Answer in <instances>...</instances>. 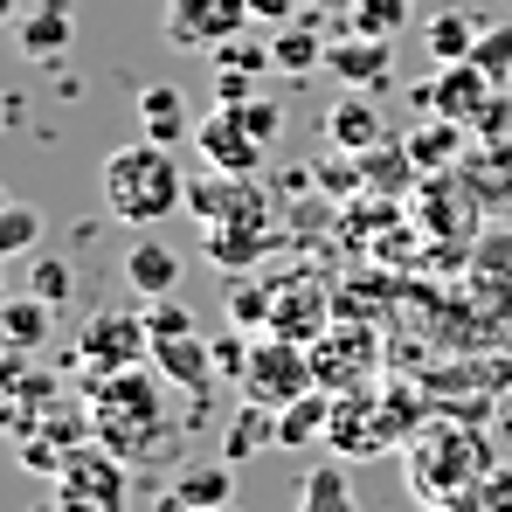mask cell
<instances>
[{
  "instance_id": "1",
  "label": "cell",
  "mask_w": 512,
  "mask_h": 512,
  "mask_svg": "<svg viewBox=\"0 0 512 512\" xmlns=\"http://www.w3.org/2000/svg\"><path fill=\"white\" fill-rule=\"evenodd\" d=\"M167 374L153 367H125V374H104V381H90V436L104 443V450H118L125 464H167L173 457V409H167Z\"/></svg>"
},
{
  "instance_id": "2",
  "label": "cell",
  "mask_w": 512,
  "mask_h": 512,
  "mask_svg": "<svg viewBox=\"0 0 512 512\" xmlns=\"http://www.w3.org/2000/svg\"><path fill=\"white\" fill-rule=\"evenodd\" d=\"M402 464H409V492H416L423 506H464V512H471L485 471H492L485 443L464 423H416Z\"/></svg>"
},
{
  "instance_id": "3",
  "label": "cell",
  "mask_w": 512,
  "mask_h": 512,
  "mask_svg": "<svg viewBox=\"0 0 512 512\" xmlns=\"http://www.w3.org/2000/svg\"><path fill=\"white\" fill-rule=\"evenodd\" d=\"M97 180H104V208L132 229H160L173 208H187V173L173 167V146H160V139L118 146Z\"/></svg>"
},
{
  "instance_id": "4",
  "label": "cell",
  "mask_w": 512,
  "mask_h": 512,
  "mask_svg": "<svg viewBox=\"0 0 512 512\" xmlns=\"http://www.w3.org/2000/svg\"><path fill=\"white\" fill-rule=\"evenodd\" d=\"M125 492H132V464L97 436H84L56 471V512H125Z\"/></svg>"
},
{
  "instance_id": "5",
  "label": "cell",
  "mask_w": 512,
  "mask_h": 512,
  "mask_svg": "<svg viewBox=\"0 0 512 512\" xmlns=\"http://www.w3.org/2000/svg\"><path fill=\"white\" fill-rule=\"evenodd\" d=\"M319 374H312V353L305 340H284V333H256L250 340V367H243V402L263 409H291L298 395H312Z\"/></svg>"
},
{
  "instance_id": "6",
  "label": "cell",
  "mask_w": 512,
  "mask_h": 512,
  "mask_svg": "<svg viewBox=\"0 0 512 512\" xmlns=\"http://www.w3.org/2000/svg\"><path fill=\"white\" fill-rule=\"evenodd\" d=\"M409 429H416V416H409V402H374V388H353V395H333V450L340 457H381L388 443H409Z\"/></svg>"
},
{
  "instance_id": "7",
  "label": "cell",
  "mask_w": 512,
  "mask_h": 512,
  "mask_svg": "<svg viewBox=\"0 0 512 512\" xmlns=\"http://www.w3.org/2000/svg\"><path fill=\"white\" fill-rule=\"evenodd\" d=\"M77 360H84L90 381L125 374V367H146V360H153V326H146V312H97V319H84Z\"/></svg>"
},
{
  "instance_id": "8",
  "label": "cell",
  "mask_w": 512,
  "mask_h": 512,
  "mask_svg": "<svg viewBox=\"0 0 512 512\" xmlns=\"http://www.w3.org/2000/svg\"><path fill=\"white\" fill-rule=\"evenodd\" d=\"M506 90L492 84L478 63H436V77H429L423 104L436 118H457L464 132H485V118H492V104H499Z\"/></svg>"
},
{
  "instance_id": "9",
  "label": "cell",
  "mask_w": 512,
  "mask_h": 512,
  "mask_svg": "<svg viewBox=\"0 0 512 512\" xmlns=\"http://www.w3.org/2000/svg\"><path fill=\"white\" fill-rule=\"evenodd\" d=\"M464 284H471V298H478V312L485 319H499L512 326V229H478L471 236V263H464Z\"/></svg>"
},
{
  "instance_id": "10",
  "label": "cell",
  "mask_w": 512,
  "mask_h": 512,
  "mask_svg": "<svg viewBox=\"0 0 512 512\" xmlns=\"http://www.w3.org/2000/svg\"><path fill=\"white\" fill-rule=\"evenodd\" d=\"M194 146H201V160L215 173H243V180H250V173L263 167V153H270L236 104H215L208 118H194Z\"/></svg>"
},
{
  "instance_id": "11",
  "label": "cell",
  "mask_w": 512,
  "mask_h": 512,
  "mask_svg": "<svg viewBox=\"0 0 512 512\" xmlns=\"http://www.w3.org/2000/svg\"><path fill=\"white\" fill-rule=\"evenodd\" d=\"M250 28V0H167L173 49H222Z\"/></svg>"
},
{
  "instance_id": "12",
  "label": "cell",
  "mask_w": 512,
  "mask_h": 512,
  "mask_svg": "<svg viewBox=\"0 0 512 512\" xmlns=\"http://www.w3.org/2000/svg\"><path fill=\"white\" fill-rule=\"evenodd\" d=\"M374 360H381V346H374V333H360V326H340V333H326V340L312 346V374H319L326 395L374 388Z\"/></svg>"
},
{
  "instance_id": "13",
  "label": "cell",
  "mask_w": 512,
  "mask_h": 512,
  "mask_svg": "<svg viewBox=\"0 0 512 512\" xmlns=\"http://www.w3.org/2000/svg\"><path fill=\"white\" fill-rule=\"evenodd\" d=\"M416 215H423L436 236H478V229H485V222H478L485 201H478L457 173H429V187L416 194Z\"/></svg>"
},
{
  "instance_id": "14",
  "label": "cell",
  "mask_w": 512,
  "mask_h": 512,
  "mask_svg": "<svg viewBox=\"0 0 512 512\" xmlns=\"http://www.w3.org/2000/svg\"><path fill=\"white\" fill-rule=\"evenodd\" d=\"M326 319H333V298L319 291V277H291V284H277L270 333H284V340H319Z\"/></svg>"
},
{
  "instance_id": "15",
  "label": "cell",
  "mask_w": 512,
  "mask_h": 512,
  "mask_svg": "<svg viewBox=\"0 0 512 512\" xmlns=\"http://www.w3.org/2000/svg\"><path fill=\"white\" fill-rule=\"evenodd\" d=\"M14 35H21V56L28 63H63L70 42H77V14H70V0H42L35 14L14 21Z\"/></svg>"
},
{
  "instance_id": "16",
  "label": "cell",
  "mask_w": 512,
  "mask_h": 512,
  "mask_svg": "<svg viewBox=\"0 0 512 512\" xmlns=\"http://www.w3.org/2000/svg\"><path fill=\"white\" fill-rule=\"evenodd\" d=\"M215 506H236V464H187L173 471L167 485V512H215Z\"/></svg>"
},
{
  "instance_id": "17",
  "label": "cell",
  "mask_w": 512,
  "mask_h": 512,
  "mask_svg": "<svg viewBox=\"0 0 512 512\" xmlns=\"http://www.w3.org/2000/svg\"><path fill=\"white\" fill-rule=\"evenodd\" d=\"M326 139L340 146V153H367V146H381L388 139V118H381V104L367 97V90H346L340 104H333V118H326Z\"/></svg>"
},
{
  "instance_id": "18",
  "label": "cell",
  "mask_w": 512,
  "mask_h": 512,
  "mask_svg": "<svg viewBox=\"0 0 512 512\" xmlns=\"http://www.w3.org/2000/svg\"><path fill=\"white\" fill-rule=\"evenodd\" d=\"M388 42H374V35H340L333 49H326V70L340 77L346 90H381L388 84Z\"/></svg>"
},
{
  "instance_id": "19",
  "label": "cell",
  "mask_w": 512,
  "mask_h": 512,
  "mask_svg": "<svg viewBox=\"0 0 512 512\" xmlns=\"http://www.w3.org/2000/svg\"><path fill=\"white\" fill-rule=\"evenodd\" d=\"M153 367L167 374L180 395H208V374H215V353L201 333H173V340H153Z\"/></svg>"
},
{
  "instance_id": "20",
  "label": "cell",
  "mask_w": 512,
  "mask_h": 512,
  "mask_svg": "<svg viewBox=\"0 0 512 512\" xmlns=\"http://www.w3.org/2000/svg\"><path fill=\"white\" fill-rule=\"evenodd\" d=\"M125 284H132L139 298H167V291H180V256L146 229V236L125 250Z\"/></svg>"
},
{
  "instance_id": "21",
  "label": "cell",
  "mask_w": 512,
  "mask_h": 512,
  "mask_svg": "<svg viewBox=\"0 0 512 512\" xmlns=\"http://www.w3.org/2000/svg\"><path fill=\"white\" fill-rule=\"evenodd\" d=\"M478 35H485V21H478V14H464V7H436V14L423 21L429 63H471Z\"/></svg>"
},
{
  "instance_id": "22",
  "label": "cell",
  "mask_w": 512,
  "mask_h": 512,
  "mask_svg": "<svg viewBox=\"0 0 512 512\" xmlns=\"http://www.w3.org/2000/svg\"><path fill=\"white\" fill-rule=\"evenodd\" d=\"M326 35H319V14L312 21H284L277 35H270V63L284 70V77H312V70H326Z\"/></svg>"
},
{
  "instance_id": "23",
  "label": "cell",
  "mask_w": 512,
  "mask_h": 512,
  "mask_svg": "<svg viewBox=\"0 0 512 512\" xmlns=\"http://www.w3.org/2000/svg\"><path fill=\"white\" fill-rule=\"evenodd\" d=\"M56 333V305L49 298H35V291H21V298H7L0 305V340L21 346V353H42Z\"/></svg>"
},
{
  "instance_id": "24",
  "label": "cell",
  "mask_w": 512,
  "mask_h": 512,
  "mask_svg": "<svg viewBox=\"0 0 512 512\" xmlns=\"http://www.w3.org/2000/svg\"><path fill=\"white\" fill-rule=\"evenodd\" d=\"M333 436V402H326V388H312V395H298L291 409H277V450H312V443H326Z\"/></svg>"
},
{
  "instance_id": "25",
  "label": "cell",
  "mask_w": 512,
  "mask_h": 512,
  "mask_svg": "<svg viewBox=\"0 0 512 512\" xmlns=\"http://www.w3.org/2000/svg\"><path fill=\"white\" fill-rule=\"evenodd\" d=\"M139 125H146V139H160V146H180V139H194V111H187V97H180L173 84L139 90Z\"/></svg>"
},
{
  "instance_id": "26",
  "label": "cell",
  "mask_w": 512,
  "mask_h": 512,
  "mask_svg": "<svg viewBox=\"0 0 512 512\" xmlns=\"http://www.w3.org/2000/svg\"><path fill=\"white\" fill-rule=\"evenodd\" d=\"M402 146L416 153V167H423V173H457V160H464V125H457V118H436V111H429L423 125H416V132L402 139Z\"/></svg>"
},
{
  "instance_id": "27",
  "label": "cell",
  "mask_w": 512,
  "mask_h": 512,
  "mask_svg": "<svg viewBox=\"0 0 512 512\" xmlns=\"http://www.w3.org/2000/svg\"><path fill=\"white\" fill-rule=\"evenodd\" d=\"M457 180L485 201V208H506L512 201V146H485V153H464Z\"/></svg>"
},
{
  "instance_id": "28",
  "label": "cell",
  "mask_w": 512,
  "mask_h": 512,
  "mask_svg": "<svg viewBox=\"0 0 512 512\" xmlns=\"http://www.w3.org/2000/svg\"><path fill=\"white\" fill-rule=\"evenodd\" d=\"M360 180H367V194H402L409 180H429V173L416 167V153H409L402 139H395V146L381 139V146H367V153H360Z\"/></svg>"
},
{
  "instance_id": "29",
  "label": "cell",
  "mask_w": 512,
  "mask_h": 512,
  "mask_svg": "<svg viewBox=\"0 0 512 512\" xmlns=\"http://www.w3.org/2000/svg\"><path fill=\"white\" fill-rule=\"evenodd\" d=\"M263 229H270V222H208V229H201V243H208V256H215V263L243 270V263H256V256H263Z\"/></svg>"
},
{
  "instance_id": "30",
  "label": "cell",
  "mask_w": 512,
  "mask_h": 512,
  "mask_svg": "<svg viewBox=\"0 0 512 512\" xmlns=\"http://www.w3.org/2000/svg\"><path fill=\"white\" fill-rule=\"evenodd\" d=\"M256 443H270V450H277V409L243 402V416L222 429V457H229V464H243V457H256Z\"/></svg>"
},
{
  "instance_id": "31",
  "label": "cell",
  "mask_w": 512,
  "mask_h": 512,
  "mask_svg": "<svg viewBox=\"0 0 512 512\" xmlns=\"http://www.w3.org/2000/svg\"><path fill=\"white\" fill-rule=\"evenodd\" d=\"M409 7H416V0H353L340 28H346V35H374V42H395V35L409 28Z\"/></svg>"
},
{
  "instance_id": "32",
  "label": "cell",
  "mask_w": 512,
  "mask_h": 512,
  "mask_svg": "<svg viewBox=\"0 0 512 512\" xmlns=\"http://www.w3.org/2000/svg\"><path fill=\"white\" fill-rule=\"evenodd\" d=\"M298 512H360L340 464H319V471H305V478H298Z\"/></svg>"
},
{
  "instance_id": "33",
  "label": "cell",
  "mask_w": 512,
  "mask_h": 512,
  "mask_svg": "<svg viewBox=\"0 0 512 512\" xmlns=\"http://www.w3.org/2000/svg\"><path fill=\"white\" fill-rule=\"evenodd\" d=\"M270 305H277V291H263L256 277H229V319H236V333H270Z\"/></svg>"
},
{
  "instance_id": "34",
  "label": "cell",
  "mask_w": 512,
  "mask_h": 512,
  "mask_svg": "<svg viewBox=\"0 0 512 512\" xmlns=\"http://www.w3.org/2000/svg\"><path fill=\"white\" fill-rule=\"evenodd\" d=\"M42 208H28V201H7L0 208V263L7 256H28V250H42Z\"/></svg>"
},
{
  "instance_id": "35",
  "label": "cell",
  "mask_w": 512,
  "mask_h": 512,
  "mask_svg": "<svg viewBox=\"0 0 512 512\" xmlns=\"http://www.w3.org/2000/svg\"><path fill=\"white\" fill-rule=\"evenodd\" d=\"M471 63L492 77V84L506 90L512 84V21H492L485 35H478V49H471Z\"/></svg>"
},
{
  "instance_id": "36",
  "label": "cell",
  "mask_w": 512,
  "mask_h": 512,
  "mask_svg": "<svg viewBox=\"0 0 512 512\" xmlns=\"http://www.w3.org/2000/svg\"><path fill=\"white\" fill-rule=\"evenodd\" d=\"M146 326H153V340H173V333H194V312L167 291V298H146Z\"/></svg>"
},
{
  "instance_id": "37",
  "label": "cell",
  "mask_w": 512,
  "mask_h": 512,
  "mask_svg": "<svg viewBox=\"0 0 512 512\" xmlns=\"http://www.w3.org/2000/svg\"><path fill=\"white\" fill-rule=\"evenodd\" d=\"M28 291H35V298H49V305H70V263L42 256V263L28 270Z\"/></svg>"
},
{
  "instance_id": "38",
  "label": "cell",
  "mask_w": 512,
  "mask_h": 512,
  "mask_svg": "<svg viewBox=\"0 0 512 512\" xmlns=\"http://www.w3.org/2000/svg\"><path fill=\"white\" fill-rule=\"evenodd\" d=\"M236 111L250 118V132H256V139H263V146H277V132H284V111H277L270 97H243Z\"/></svg>"
},
{
  "instance_id": "39",
  "label": "cell",
  "mask_w": 512,
  "mask_h": 512,
  "mask_svg": "<svg viewBox=\"0 0 512 512\" xmlns=\"http://www.w3.org/2000/svg\"><path fill=\"white\" fill-rule=\"evenodd\" d=\"M471 512H512V464H506V471H485V485H478Z\"/></svg>"
},
{
  "instance_id": "40",
  "label": "cell",
  "mask_w": 512,
  "mask_h": 512,
  "mask_svg": "<svg viewBox=\"0 0 512 512\" xmlns=\"http://www.w3.org/2000/svg\"><path fill=\"white\" fill-rule=\"evenodd\" d=\"M291 7H298V0H250V21H263V28H284V21H291Z\"/></svg>"
},
{
  "instance_id": "41",
  "label": "cell",
  "mask_w": 512,
  "mask_h": 512,
  "mask_svg": "<svg viewBox=\"0 0 512 512\" xmlns=\"http://www.w3.org/2000/svg\"><path fill=\"white\" fill-rule=\"evenodd\" d=\"M346 160H353V153H340V160L326 167V187H333V194H346V187H367V180H360V173L346 167Z\"/></svg>"
},
{
  "instance_id": "42",
  "label": "cell",
  "mask_w": 512,
  "mask_h": 512,
  "mask_svg": "<svg viewBox=\"0 0 512 512\" xmlns=\"http://www.w3.org/2000/svg\"><path fill=\"white\" fill-rule=\"evenodd\" d=\"M305 7H312V14H346L353 0H305Z\"/></svg>"
},
{
  "instance_id": "43",
  "label": "cell",
  "mask_w": 512,
  "mask_h": 512,
  "mask_svg": "<svg viewBox=\"0 0 512 512\" xmlns=\"http://www.w3.org/2000/svg\"><path fill=\"white\" fill-rule=\"evenodd\" d=\"M14 14H21V0H0V28H7V21H14Z\"/></svg>"
},
{
  "instance_id": "44",
  "label": "cell",
  "mask_w": 512,
  "mask_h": 512,
  "mask_svg": "<svg viewBox=\"0 0 512 512\" xmlns=\"http://www.w3.org/2000/svg\"><path fill=\"white\" fill-rule=\"evenodd\" d=\"M215 512H243V506H215Z\"/></svg>"
},
{
  "instance_id": "45",
  "label": "cell",
  "mask_w": 512,
  "mask_h": 512,
  "mask_svg": "<svg viewBox=\"0 0 512 512\" xmlns=\"http://www.w3.org/2000/svg\"><path fill=\"white\" fill-rule=\"evenodd\" d=\"M0 305H7V284H0Z\"/></svg>"
},
{
  "instance_id": "46",
  "label": "cell",
  "mask_w": 512,
  "mask_h": 512,
  "mask_svg": "<svg viewBox=\"0 0 512 512\" xmlns=\"http://www.w3.org/2000/svg\"><path fill=\"white\" fill-rule=\"evenodd\" d=\"M0 208H7V194H0Z\"/></svg>"
},
{
  "instance_id": "47",
  "label": "cell",
  "mask_w": 512,
  "mask_h": 512,
  "mask_svg": "<svg viewBox=\"0 0 512 512\" xmlns=\"http://www.w3.org/2000/svg\"><path fill=\"white\" fill-rule=\"evenodd\" d=\"M506 97H512V84H506Z\"/></svg>"
},
{
  "instance_id": "48",
  "label": "cell",
  "mask_w": 512,
  "mask_h": 512,
  "mask_svg": "<svg viewBox=\"0 0 512 512\" xmlns=\"http://www.w3.org/2000/svg\"><path fill=\"white\" fill-rule=\"evenodd\" d=\"M506 7H512V0H506Z\"/></svg>"
}]
</instances>
